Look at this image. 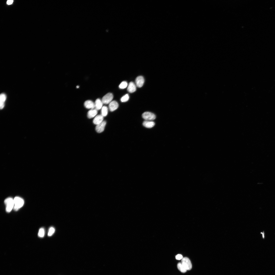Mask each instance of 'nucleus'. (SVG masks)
Wrapping results in <instances>:
<instances>
[{
    "mask_svg": "<svg viewBox=\"0 0 275 275\" xmlns=\"http://www.w3.org/2000/svg\"><path fill=\"white\" fill-rule=\"evenodd\" d=\"M14 200V206L13 210L16 211L18 210L22 207L24 204V201L21 198L19 197H16Z\"/></svg>",
    "mask_w": 275,
    "mask_h": 275,
    "instance_id": "nucleus-1",
    "label": "nucleus"
},
{
    "mask_svg": "<svg viewBox=\"0 0 275 275\" xmlns=\"http://www.w3.org/2000/svg\"><path fill=\"white\" fill-rule=\"evenodd\" d=\"M4 203L6 205V210L7 212H10L14 206V200L10 197L4 200Z\"/></svg>",
    "mask_w": 275,
    "mask_h": 275,
    "instance_id": "nucleus-2",
    "label": "nucleus"
},
{
    "mask_svg": "<svg viewBox=\"0 0 275 275\" xmlns=\"http://www.w3.org/2000/svg\"><path fill=\"white\" fill-rule=\"evenodd\" d=\"M181 263L185 268L187 270H190L192 268V264L189 259L185 257L181 259Z\"/></svg>",
    "mask_w": 275,
    "mask_h": 275,
    "instance_id": "nucleus-3",
    "label": "nucleus"
},
{
    "mask_svg": "<svg viewBox=\"0 0 275 275\" xmlns=\"http://www.w3.org/2000/svg\"><path fill=\"white\" fill-rule=\"evenodd\" d=\"M142 116L144 119L148 121L154 120L156 118L154 113L149 112H144L142 114Z\"/></svg>",
    "mask_w": 275,
    "mask_h": 275,
    "instance_id": "nucleus-4",
    "label": "nucleus"
},
{
    "mask_svg": "<svg viewBox=\"0 0 275 275\" xmlns=\"http://www.w3.org/2000/svg\"><path fill=\"white\" fill-rule=\"evenodd\" d=\"M113 97V94L111 93H109L103 97L101 100L103 104H108L112 101Z\"/></svg>",
    "mask_w": 275,
    "mask_h": 275,
    "instance_id": "nucleus-5",
    "label": "nucleus"
},
{
    "mask_svg": "<svg viewBox=\"0 0 275 275\" xmlns=\"http://www.w3.org/2000/svg\"><path fill=\"white\" fill-rule=\"evenodd\" d=\"M106 124V122L104 121L100 123L97 125L95 128L96 131L99 133L103 132L104 130Z\"/></svg>",
    "mask_w": 275,
    "mask_h": 275,
    "instance_id": "nucleus-6",
    "label": "nucleus"
},
{
    "mask_svg": "<svg viewBox=\"0 0 275 275\" xmlns=\"http://www.w3.org/2000/svg\"><path fill=\"white\" fill-rule=\"evenodd\" d=\"M144 82V77L142 76L137 77L135 80L136 85L139 88H141Z\"/></svg>",
    "mask_w": 275,
    "mask_h": 275,
    "instance_id": "nucleus-7",
    "label": "nucleus"
},
{
    "mask_svg": "<svg viewBox=\"0 0 275 275\" xmlns=\"http://www.w3.org/2000/svg\"><path fill=\"white\" fill-rule=\"evenodd\" d=\"M118 103L115 101H111L109 104V107L111 112L113 111L116 109L118 107Z\"/></svg>",
    "mask_w": 275,
    "mask_h": 275,
    "instance_id": "nucleus-8",
    "label": "nucleus"
},
{
    "mask_svg": "<svg viewBox=\"0 0 275 275\" xmlns=\"http://www.w3.org/2000/svg\"><path fill=\"white\" fill-rule=\"evenodd\" d=\"M103 117L101 115H98L95 117L93 120V123L95 125H98L103 121Z\"/></svg>",
    "mask_w": 275,
    "mask_h": 275,
    "instance_id": "nucleus-9",
    "label": "nucleus"
},
{
    "mask_svg": "<svg viewBox=\"0 0 275 275\" xmlns=\"http://www.w3.org/2000/svg\"><path fill=\"white\" fill-rule=\"evenodd\" d=\"M85 107L87 109H93L95 108L94 103L92 101L88 100L85 101L84 103Z\"/></svg>",
    "mask_w": 275,
    "mask_h": 275,
    "instance_id": "nucleus-10",
    "label": "nucleus"
},
{
    "mask_svg": "<svg viewBox=\"0 0 275 275\" xmlns=\"http://www.w3.org/2000/svg\"><path fill=\"white\" fill-rule=\"evenodd\" d=\"M127 89L128 91L130 93L134 92L136 90V86L134 82H131L129 84Z\"/></svg>",
    "mask_w": 275,
    "mask_h": 275,
    "instance_id": "nucleus-11",
    "label": "nucleus"
},
{
    "mask_svg": "<svg viewBox=\"0 0 275 275\" xmlns=\"http://www.w3.org/2000/svg\"><path fill=\"white\" fill-rule=\"evenodd\" d=\"M97 113V110L95 109H91L87 113V117L89 118H93L96 116Z\"/></svg>",
    "mask_w": 275,
    "mask_h": 275,
    "instance_id": "nucleus-12",
    "label": "nucleus"
},
{
    "mask_svg": "<svg viewBox=\"0 0 275 275\" xmlns=\"http://www.w3.org/2000/svg\"><path fill=\"white\" fill-rule=\"evenodd\" d=\"M103 103L102 100L99 99L96 100L94 103L95 108L97 110H99L102 108Z\"/></svg>",
    "mask_w": 275,
    "mask_h": 275,
    "instance_id": "nucleus-13",
    "label": "nucleus"
},
{
    "mask_svg": "<svg viewBox=\"0 0 275 275\" xmlns=\"http://www.w3.org/2000/svg\"><path fill=\"white\" fill-rule=\"evenodd\" d=\"M143 124L144 127L146 128H151L154 126L155 123L153 121L146 120L143 122Z\"/></svg>",
    "mask_w": 275,
    "mask_h": 275,
    "instance_id": "nucleus-14",
    "label": "nucleus"
},
{
    "mask_svg": "<svg viewBox=\"0 0 275 275\" xmlns=\"http://www.w3.org/2000/svg\"><path fill=\"white\" fill-rule=\"evenodd\" d=\"M0 108L2 109L4 106V103L6 99V95L4 93H2L0 95Z\"/></svg>",
    "mask_w": 275,
    "mask_h": 275,
    "instance_id": "nucleus-15",
    "label": "nucleus"
},
{
    "mask_svg": "<svg viewBox=\"0 0 275 275\" xmlns=\"http://www.w3.org/2000/svg\"><path fill=\"white\" fill-rule=\"evenodd\" d=\"M177 266L178 270L184 273L187 271V270L183 266L181 263H178Z\"/></svg>",
    "mask_w": 275,
    "mask_h": 275,
    "instance_id": "nucleus-16",
    "label": "nucleus"
},
{
    "mask_svg": "<svg viewBox=\"0 0 275 275\" xmlns=\"http://www.w3.org/2000/svg\"><path fill=\"white\" fill-rule=\"evenodd\" d=\"M108 109L107 107L104 106L101 108V115L104 117L106 116L107 114Z\"/></svg>",
    "mask_w": 275,
    "mask_h": 275,
    "instance_id": "nucleus-17",
    "label": "nucleus"
},
{
    "mask_svg": "<svg viewBox=\"0 0 275 275\" xmlns=\"http://www.w3.org/2000/svg\"><path fill=\"white\" fill-rule=\"evenodd\" d=\"M128 86L127 82L125 81L121 82L119 85V87L121 89H124L126 88Z\"/></svg>",
    "mask_w": 275,
    "mask_h": 275,
    "instance_id": "nucleus-18",
    "label": "nucleus"
},
{
    "mask_svg": "<svg viewBox=\"0 0 275 275\" xmlns=\"http://www.w3.org/2000/svg\"><path fill=\"white\" fill-rule=\"evenodd\" d=\"M129 99V95L128 94H126L121 98L120 100L122 102H125L128 101Z\"/></svg>",
    "mask_w": 275,
    "mask_h": 275,
    "instance_id": "nucleus-19",
    "label": "nucleus"
},
{
    "mask_svg": "<svg viewBox=\"0 0 275 275\" xmlns=\"http://www.w3.org/2000/svg\"><path fill=\"white\" fill-rule=\"evenodd\" d=\"M45 235V230L43 228H40L39 230L38 235V236L41 238L44 237Z\"/></svg>",
    "mask_w": 275,
    "mask_h": 275,
    "instance_id": "nucleus-20",
    "label": "nucleus"
},
{
    "mask_svg": "<svg viewBox=\"0 0 275 275\" xmlns=\"http://www.w3.org/2000/svg\"><path fill=\"white\" fill-rule=\"evenodd\" d=\"M55 231V229L53 227H51L49 229L48 234V236H51L54 233Z\"/></svg>",
    "mask_w": 275,
    "mask_h": 275,
    "instance_id": "nucleus-21",
    "label": "nucleus"
},
{
    "mask_svg": "<svg viewBox=\"0 0 275 275\" xmlns=\"http://www.w3.org/2000/svg\"><path fill=\"white\" fill-rule=\"evenodd\" d=\"M183 256L181 255L180 254H178L175 257L176 259L177 260H180L182 259L183 258Z\"/></svg>",
    "mask_w": 275,
    "mask_h": 275,
    "instance_id": "nucleus-22",
    "label": "nucleus"
},
{
    "mask_svg": "<svg viewBox=\"0 0 275 275\" xmlns=\"http://www.w3.org/2000/svg\"><path fill=\"white\" fill-rule=\"evenodd\" d=\"M13 2V1L12 0H8L7 2V4L8 5H10L12 4Z\"/></svg>",
    "mask_w": 275,
    "mask_h": 275,
    "instance_id": "nucleus-23",
    "label": "nucleus"
},
{
    "mask_svg": "<svg viewBox=\"0 0 275 275\" xmlns=\"http://www.w3.org/2000/svg\"><path fill=\"white\" fill-rule=\"evenodd\" d=\"M79 86H77L76 87H77V88H79Z\"/></svg>",
    "mask_w": 275,
    "mask_h": 275,
    "instance_id": "nucleus-24",
    "label": "nucleus"
}]
</instances>
